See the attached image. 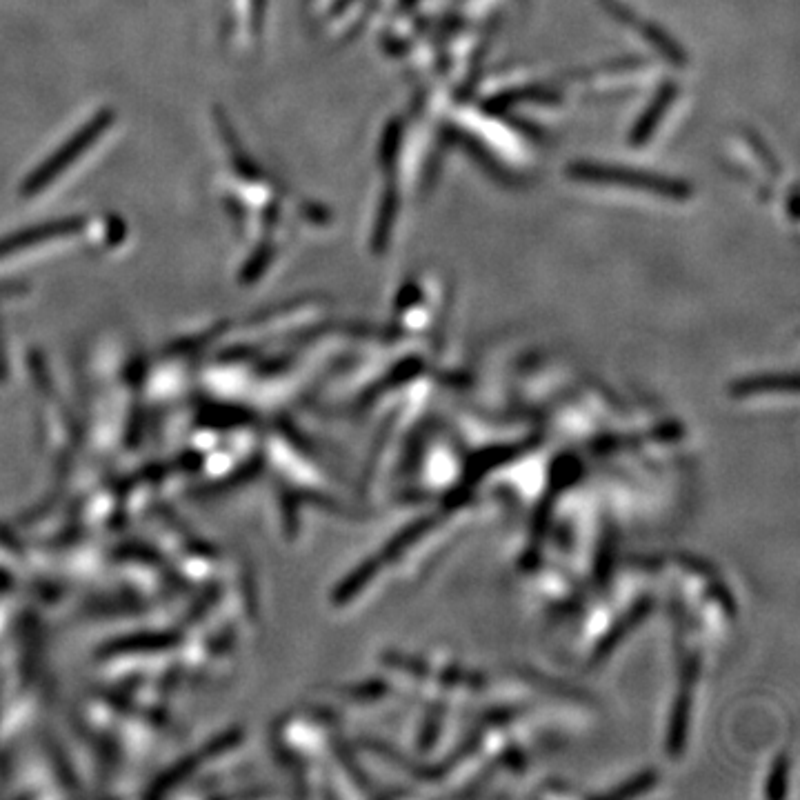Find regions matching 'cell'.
I'll return each mask as SVG.
<instances>
[{
  "mask_svg": "<svg viewBox=\"0 0 800 800\" xmlns=\"http://www.w3.org/2000/svg\"><path fill=\"white\" fill-rule=\"evenodd\" d=\"M603 5L620 20V23H625V25H629V27H634L636 32H640V36H643V38L647 40V43H652L656 49H660V52H663L669 60H674V63H683V60H685L683 49H680L678 43H674V40L669 38V36L663 32V29L643 23V20H640L638 16H634L632 12H629V9H627L625 5L616 3V0H603Z\"/></svg>",
  "mask_w": 800,
  "mask_h": 800,
  "instance_id": "cell-2",
  "label": "cell"
},
{
  "mask_svg": "<svg viewBox=\"0 0 800 800\" xmlns=\"http://www.w3.org/2000/svg\"><path fill=\"white\" fill-rule=\"evenodd\" d=\"M672 96H674V89H672V87H665V92L654 100L652 107H649V112L638 120V125H636V129H634V136H632L634 145H640L649 134H652V129L658 125V120L663 118L665 109H667V103H669V98H672Z\"/></svg>",
  "mask_w": 800,
  "mask_h": 800,
  "instance_id": "cell-3",
  "label": "cell"
},
{
  "mask_svg": "<svg viewBox=\"0 0 800 800\" xmlns=\"http://www.w3.org/2000/svg\"><path fill=\"white\" fill-rule=\"evenodd\" d=\"M572 176H576L578 180H589V183H607V185L647 189V192L663 194L667 198H676V200L689 196L687 185L678 183V180H669V178L654 176L647 172H636V169H627V167L574 165Z\"/></svg>",
  "mask_w": 800,
  "mask_h": 800,
  "instance_id": "cell-1",
  "label": "cell"
}]
</instances>
